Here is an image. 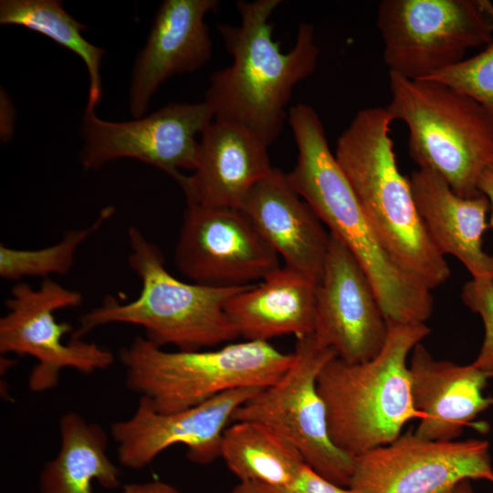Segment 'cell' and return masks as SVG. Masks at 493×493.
Returning a JSON list of instances; mask_svg holds the SVG:
<instances>
[{"mask_svg": "<svg viewBox=\"0 0 493 493\" xmlns=\"http://www.w3.org/2000/svg\"><path fill=\"white\" fill-rule=\"evenodd\" d=\"M281 0H239L238 25L217 26L232 64L214 72L205 101L215 121L246 130L267 146L281 134L295 86L316 69L320 47L310 23L299 26L287 52L273 38L269 19Z\"/></svg>", "mask_w": 493, "mask_h": 493, "instance_id": "6da1fadb", "label": "cell"}, {"mask_svg": "<svg viewBox=\"0 0 493 493\" xmlns=\"http://www.w3.org/2000/svg\"><path fill=\"white\" fill-rule=\"evenodd\" d=\"M383 107L359 110L337 141L335 158L370 225L395 264L430 291L451 271L416 209L410 179L396 162Z\"/></svg>", "mask_w": 493, "mask_h": 493, "instance_id": "7a4b0ae2", "label": "cell"}, {"mask_svg": "<svg viewBox=\"0 0 493 493\" xmlns=\"http://www.w3.org/2000/svg\"><path fill=\"white\" fill-rule=\"evenodd\" d=\"M297 163L287 174L291 187L355 257L369 278L387 322L425 323L434 299L407 276L383 246L335 155L320 117L302 116L291 124Z\"/></svg>", "mask_w": 493, "mask_h": 493, "instance_id": "3957f363", "label": "cell"}, {"mask_svg": "<svg viewBox=\"0 0 493 493\" xmlns=\"http://www.w3.org/2000/svg\"><path fill=\"white\" fill-rule=\"evenodd\" d=\"M127 234L128 264L141 282L138 297L127 303L105 297L100 306L80 317L71 339L116 323L140 326L152 343L161 348L173 345L178 351L203 350L239 337L226 307L248 286L214 287L179 280L165 267L159 247L141 230L130 226Z\"/></svg>", "mask_w": 493, "mask_h": 493, "instance_id": "277c9868", "label": "cell"}, {"mask_svg": "<svg viewBox=\"0 0 493 493\" xmlns=\"http://www.w3.org/2000/svg\"><path fill=\"white\" fill-rule=\"evenodd\" d=\"M388 323V336L372 360L350 363L337 356L317 379L333 445L355 457L392 443L404 425L421 417L412 403L410 351L431 333L425 323Z\"/></svg>", "mask_w": 493, "mask_h": 493, "instance_id": "5b68a950", "label": "cell"}, {"mask_svg": "<svg viewBox=\"0 0 493 493\" xmlns=\"http://www.w3.org/2000/svg\"><path fill=\"white\" fill-rule=\"evenodd\" d=\"M126 386L159 413L195 406L224 392L267 388L294 361L268 341H245L215 350L168 351L137 336L120 351Z\"/></svg>", "mask_w": 493, "mask_h": 493, "instance_id": "8992f818", "label": "cell"}, {"mask_svg": "<svg viewBox=\"0 0 493 493\" xmlns=\"http://www.w3.org/2000/svg\"><path fill=\"white\" fill-rule=\"evenodd\" d=\"M386 110L408 128V153L440 174L457 195L473 198L493 164V115L475 100L435 80L389 73Z\"/></svg>", "mask_w": 493, "mask_h": 493, "instance_id": "52a82bcc", "label": "cell"}, {"mask_svg": "<svg viewBox=\"0 0 493 493\" xmlns=\"http://www.w3.org/2000/svg\"><path fill=\"white\" fill-rule=\"evenodd\" d=\"M389 73L420 80L455 66L467 50L493 41L487 0H383L377 9Z\"/></svg>", "mask_w": 493, "mask_h": 493, "instance_id": "ba28073f", "label": "cell"}, {"mask_svg": "<svg viewBox=\"0 0 493 493\" xmlns=\"http://www.w3.org/2000/svg\"><path fill=\"white\" fill-rule=\"evenodd\" d=\"M293 354V363L282 377L240 405L231 423L253 421L268 426L292 443L317 473L349 488L354 457L331 442L317 389L321 369L337 354L320 345L313 333L297 339Z\"/></svg>", "mask_w": 493, "mask_h": 493, "instance_id": "9c48e42d", "label": "cell"}, {"mask_svg": "<svg viewBox=\"0 0 493 493\" xmlns=\"http://www.w3.org/2000/svg\"><path fill=\"white\" fill-rule=\"evenodd\" d=\"M82 303V295L52 278L38 288L17 282L5 300L6 313L0 319V351L30 356L37 361L29 377V389L45 392L57 386L61 370L72 368L92 373L112 365V352L95 342L63 338L73 329L58 322L55 312Z\"/></svg>", "mask_w": 493, "mask_h": 493, "instance_id": "30bf717a", "label": "cell"}, {"mask_svg": "<svg viewBox=\"0 0 493 493\" xmlns=\"http://www.w3.org/2000/svg\"><path fill=\"white\" fill-rule=\"evenodd\" d=\"M215 119L205 102L170 103L148 116L130 121H109L95 111L85 110L79 160L86 170H99L106 163L132 158L154 166L176 182L180 169L194 170L199 141Z\"/></svg>", "mask_w": 493, "mask_h": 493, "instance_id": "8fae6325", "label": "cell"}, {"mask_svg": "<svg viewBox=\"0 0 493 493\" xmlns=\"http://www.w3.org/2000/svg\"><path fill=\"white\" fill-rule=\"evenodd\" d=\"M179 272L194 283L245 287L279 267L278 255L238 208L187 204L174 249Z\"/></svg>", "mask_w": 493, "mask_h": 493, "instance_id": "7c38bea8", "label": "cell"}, {"mask_svg": "<svg viewBox=\"0 0 493 493\" xmlns=\"http://www.w3.org/2000/svg\"><path fill=\"white\" fill-rule=\"evenodd\" d=\"M463 479L493 483L488 441H432L409 431L355 456L350 488L362 493H446Z\"/></svg>", "mask_w": 493, "mask_h": 493, "instance_id": "4fadbf2b", "label": "cell"}, {"mask_svg": "<svg viewBox=\"0 0 493 493\" xmlns=\"http://www.w3.org/2000/svg\"><path fill=\"white\" fill-rule=\"evenodd\" d=\"M264 388L243 387L219 393L195 406L171 414L157 412L140 397L133 414L110 426L119 462L141 469L165 449L187 447V457L206 465L220 457L222 436L236 410Z\"/></svg>", "mask_w": 493, "mask_h": 493, "instance_id": "5bb4252c", "label": "cell"}, {"mask_svg": "<svg viewBox=\"0 0 493 493\" xmlns=\"http://www.w3.org/2000/svg\"><path fill=\"white\" fill-rule=\"evenodd\" d=\"M388 330L366 273L349 248L330 234L322 278L316 288L317 342L347 362L360 363L381 352Z\"/></svg>", "mask_w": 493, "mask_h": 493, "instance_id": "9a60e30c", "label": "cell"}, {"mask_svg": "<svg viewBox=\"0 0 493 493\" xmlns=\"http://www.w3.org/2000/svg\"><path fill=\"white\" fill-rule=\"evenodd\" d=\"M217 0H165L159 6L146 45L131 76L129 109L142 118L152 95L169 78L201 69L211 58L212 39L205 17Z\"/></svg>", "mask_w": 493, "mask_h": 493, "instance_id": "2e32d148", "label": "cell"}, {"mask_svg": "<svg viewBox=\"0 0 493 493\" xmlns=\"http://www.w3.org/2000/svg\"><path fill=\"white\" fill-rule=\"evenodd\" d=\"M286 267L318 285L330 242L322 222L289 184L287 174L273 168L247 194L240 208Z\"/></svg>", "mask_w": 493, "mask_h": 493, "instance_id": "e0dca14e", "label": "cell"}, {"mask_svg": "<svg viewBox=\"0 0 493 493\" xmlns=\"http://www.w3.org/2000/svg\"><path fill=\"white\" fill-rule=\"evenodd\" d=\"M267 148L246 130L214 120L201 135L193 173L177 181L186 203L240 209L273 169Z\"/></svg>", "mask_w": 493, "mask_h": 493, "instance_id": "ac0fdd59", "label": "cell"}, {"mask_svg": "<svg viewBox=\"0 0 493 493\" xmlns=\"http://www.w3.org/2000/svg\"><path fill=\"white\" fill-rule=\"evenodd\" d=\"M408 368L412 403L421 414L414 432L419 437L454 441L465 425L493 405V398L483 395L493 374L473 363L435 360L420 342L412 351Z\"/></svg>", "mask_w": 493, "mask_h": 493, "instance_id": "d6986e66", "label": "cell"}, {"mask_svg": "<svg viewBox=\"0 0 493 493\" xmlns=\"http://www.w3.org/2000/svg\"><path fill=\"white\" fill-rule=\"evenodd\" d=\"M409 179L418 214L440 254L454 256L473 278L493 280V256L483 248L490 211L488 198L483 194L461 197L429 169L418 168Z\"/></svg>", "mask_w": 493, "mask_h": 493, "instance_id": "ffe728a7", "label": "cell"}, {"mask_svg": "<svg viewBox=\"0 0 493 493\" xmlns=\"http://www.w3.org/2000/svg\"><path fill=\"white\" fill-rule=\"evenodd\" d=\"M317 285L287 267L235 295L226 311L246 341H268L283 336L297 339L314 332Z\"/></svg>", "mask_w": 493, "mask_h": 493, "instance_id": "44dd1931", "label": "cell"}, {"mask_svg": "<svg viewBox=\"0 0 493 493\" xmlns=\"http://www.w3.org/2000/svg\"><path fill=\"white\" fill-rule=\"evenodd\" d=\"M60 446L39 475L40 493H93L99 483L106 489L121 486L120 470L108 456L104 429L74 412L59 421Z\"/></svg>", "mask_w": 493, "mask_h": 493, "instance_id": "7402d4cb", "label": "cell"}, {"mask_svg": "<svg viewBox=\"0 0 493 493\" xmlns=\"http://www.w3.org/2000/svg\"><path fill=\"white\" fill-rule=\"evenodd\" d=\"M220 457L239 482L285 485L307 465L299 451L268 426L233 422L223 433Z\"/></svg>", "mask_w": 493, "mask_h": 493, "instance_id": "603a6c76", "label": "cell"}, {"mask_svg": "<svg viewBox=\"0 0 493 493\" xmlns=\"http://www.w3.org/2000/svg\"><path fill=\"white\" fill-rule=\"evenodd\" d=\"M0 24L26 27L42 34L78 55L89 72L87 111H94L101 100V58L105 50L89 42L81 34L87 26L63 7L58 0H2Z\"/></svg>", "mask_w": 493, "mask_h": 493, "instance_id": "cb8c5ba5", "label": "cell"}, {"mask_svg": "<svg viewBox=\"0 0 493 493\" xmlns=\"http://www.w3.org/2000/svg\"><path fill=\"white\" fill-rule=\"evenodd\" d=\"M112 206L103 208L88 227L67 231L58 243L40 249H16L0 245V277L6 280L50 275H66L73 267L80 245L113 215Z\"/></svg>", "mask_w": 493, "mask_h": 493, "instance_id": "d4e9b609", "label": "cell"}, {"mask_svg": "<svg viewBox=\"0 0 493 493\" xmlns=\"http://www.w3.org/2000/svg\"><path fill=\"white\" fill-rule=\"evenodd\" d=\"M475 100L493 115V41L480 53L426 79Z\"/></svg>", "mask_w": 493, "mask_h": 493, "instance_id": "484cf974", "label": "cell"}, {"mask_svg": "<svg viewBox=\"0 0 493 493\" xmlns=\"http://www.w3.org/2000/svg\"><path fill=\"white\" fill-rule=\"evenodd\" d=\"M464 304L482 319L485 337L477 359V368L493 374V280L472 278L461 291Z\"/></svg>", "mask_w": 493, "mask_h": 493, "instance_id": "4316f807", "label": "cell"}, {"mask_svg": "<svg viewBox=\"0 0 493 493\" xmlns=\"http://www.w3.org/2000/svg\"><path fill=\"white\" fill-rule=\"evenodd\" d=\"M228 493H362L352 488L338 486L317 473L309 466L285 485H268L256 482H239Z\"/></svg>", "mask_w": 493, "mask_h": 493, "instance_id": "83f0119b", "label": "cell"}, {"mask_svg": "<svg viewBox=\"0 0 493 493\" xmlns=\"http://www.w3.org/2000/svg\"><path fill=\"white\" fill-rule=\"evenodd\" d=\"M121 493H181L172 485L153 480L143 483H131L125 485Z\"/></svg>", "mask_w": 493, "mask_h": 493, "instance_id": "f1b7e54d", "label": "cell"}, {"mask_svg": "<svg viewBox=\"0 0 493 493\" xmlns=\"http://www.w3.org/2000/svg\"><path fill=\"white\" fill-rule=\"evenodd\" d=\"M477 189L488 198L490 204L491 216L488 228H493V164L488 166L480 175Z\"/></svg>", "mask_w": 493, "mask_h": 493, "instance_id": "f546056e", "label": "cell"}, {"mask_svg": "<svg viewBox=\"0 0 493 493\" xmlns=\"http://www.w3.org/2000/svg\"><path fill=\"white\" fill-rule=\"evenodd\" d=\"M446 493H476L472 488L470 479H463L456 483Z\"/></svg>", "mask_w": 493, "mask_h": 493, "instance_id": "4dcf8cb0", "label": "cell"}]
</instances>
